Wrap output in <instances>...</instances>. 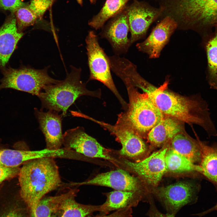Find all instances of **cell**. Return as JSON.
I'll list each match as a JSON object with an SVG mask.
<instances>
[{"label": "cell", "mask_w": 217, "mask_h": 217, "mask_svg": "<svg viewBox=\"0 0 217 217\" xmlns=\"http://www.w3.org/2000/svg\"><path fill=\"white\" fill-rule=\"evenodd\" d=\"M156 87L143 78L137 88L142 90L165 115L181 121L195 124L202 127L209 135L216 131L211 117L207 102L197 94L184 97L165 90L167 84Z\"/></svg>", "instance_id": "1"}, {"label": "cell", "mask_w": 217, "mask_h": 217, "mask_svg": "<svg viewBox=\"0 0 217 217\" xmlns=\"http://www.w3.org/2000/svg\"><path fill=\"white\" fill-rule=\"evenodd\" d=\"M54 158L33 159L23 164L18 174L20 195L29 209L31 217L44 196L57 189L61 181Z\"/></svg>", "instance_id": "2"}, {"label": "cell", "mask_w": 217, "mask_h": 217, "mask_svg": "<svg viewBox=\"0 0 217 217\" xmlns=\"http://www.w3.org/2000/svg\"><path fill=\"white\" fill-rule=\"evenodd\" d=\"M81 71L80 68L72 67L64 80L44 86L37 96L41 101L42 109L61 112L64 116L69 108L80 97L87 96L100 98V89L89 90L81 80Z\"/></svg>", "instance_id": "3"}, {"label": "cell", "mask_w": 217, "mask_h": 217, "mask_svg": "<svg viewBox=\"0 0 217 217\" xmlns=\"http://www.w3.org/2000/svg\"><path fill=\"white\" fill-rule=\"evenodd\" d=\"M127 89L129 103L127 110L118 118L142 136L149 132L164 115L144 93H140L127 79L123 81Z\"/></svg>", "instance_id": "4"}, {"label": "cell", "mask_w": 217, "mask_h": 217, "mask_svg": "<svg viewBox=\"0 0 217 217\" xmlns=\"http://www.w3.org/2000/svg\"><path fill=\"white\" fill-rule=\"evenodd\" d=\"M171 15L181 25L202 31L217 27V0H166Z\"/></svg>", "instance_id": "5"}, {"label": "cell", "mask_w": 217, "mask_h": 217, "mask_svg": "<svg viewBox=\"0 0 217 217\" xmlns=\"http://www.w3.org/2000/svg\"><path fill=\"white\" fill-rule=\"evenodd\" d=\"M90 71L88 81L96 80L106 86L117 98L124 111L128 103L121 95L114 83L111 74L108 56L100 46L98 38L93 30H90L85 39Z\"/></svg>", "instance_id": "6"}, {"label": "cell", "mask_w": 217, "mask_h": 217, "mask_svg": "<svg viewBox=\"0 0 217 217\" xmlns=\"http://www.w3.org/2000/svg\"><path fill=\"white\" fill-rule=\"evenodd\" d=\"M0 80V90L11 88L37 96L45 86L55 84L60 81L50 77L46 69L10 68L5 70Z\"/></svg>", "instance_id": "7"}, {"label": "cell", "mask_w": 217, "mask_h": 217, "mask_svg": "<svg viewBox=\"0 0 217 217\" xmlns=\"http://www.w3.org/2000/svg\"><path fill=\"white\" fill-rule=\"evenodd\" d=\"M84 118L97 123L115 136L121 145L118 153L123 159H135L146 152L147 147L142 138L120 118H118L116 123L113 125L86 115Z\"/></svg>", "instance_id": "8"}, {"label": "cell", "mask_w": 217, "mask_h": 217, "mask_svg": "<svg viewBox=\"0 0 217 217\" xmlns=\"http://www.w3.org/2000/svg\"><path fill=\"white\" fill-rule=\"evenodd\" d=\"M63 145L66 149L74 151L89 157L102 159L110 161L114 160L110 150L87 134L82 127L66 131L63 134Z\"/></svg>", "instance_id": "9"}, {"label": "cell", "mask_w": 217, "mask_h": 217, "mask_svg": "<svg viewBox=\"0 0 217 217\" xmlns=\"http://www.w3.org/2000/svg\"><path fill=\"white\" fill-rule=\"evenodd\" d=\"M127 9L131 45L146 35L150 25L160 15V8L136 0Z\"/></svg>", "instance_id": "10"}, {"label": "cell", "mask_w": 217, "mask_h": 217, "mask_svg": "<svg viewBox=\"0 0 217 217\" xmlns=\"http://www.w3.org/2000/svg\"><path fill=\"white\" fill-rule=\"evenodd\" d=\"M167 148L155 152L144 159L132 162L124 159L126 168L149 184L157 185L166 171L165 158Z\"/></svg>", "instance_id": "11"}, {"label": "cell", "mask_w": 217, "mask_h": 217, "mask_svg": "<svg viewBox=\"0 0 217 217\" xmlns=\"http://www.w3.org/2000/svg\"><path fill=\"white\" fill-rule=\"evenodd\" d=\"M102 28L99 35L108 41L115 55H119L128 51L131 45L128 36L130 27L126 9Z\"/></svg>", "instance_id": "12"}, {"label": "cell", "mask_w": 217, "mask_h": 217, "mask_svg": "<svg viewBox=\"0 0 217 217\" xmlns=\"http://www.w3.org/2000/svg\"><path fill=\"white\" fill-rule=\"evenodd\" d=\"M178 27V24L173 18L165 16L154 28L145 40L136 44V47L139 51L147 54L150 58H158Z\"/></svg>", "instance_id": "13"}, {"label": "cell", "mask_w": 217, "mask_h": 217, "mask_svg": "<svg viewBox=\"0 0 217 217\" xmlns=\"http://www.w3.org/2000/svg\"><path fill=\"white\" fill-rule=\"evenodd\" d=\"M34 111L39 127L45 137L46 149L51 150L61 149L63 143L61 127L63 116L52 111L45 112L36 108Z\"/></svg>", "instance_id": "14"}, {"label": "cell", "mask_w": 217, "mask_h": 217, "mask_svg": "<svg viewBox=\"0 0 217 217\" xmlns=\"http://www.w3.org/2000/svg\"><path fill=\"white\" fill-rule=\"evenodd\" d=\"M81 184L105 186L115 190L137 193L139 191L137 179L121 169L99 174Z\"/></svg>", "instance_id": "15"}, {"label": "cell", "mask_w": 217, "mask_h": 217, "mask_svg": "<svg viewBox=\"0 0 217 217\" xmlns=\"http://www.w3.org/2000/svg\"><path fill=\"white\" fill-rule=\"evenodd\" d=\"M158 193L169 213L175 215L182 207L191 201L193 190L190 184L181 182L161 188Z\"/></svg>", "instance_id": "16"}, {"label": "cell", "mask_w": 217, "mask_h": 217, "mask_svg": "<svg viewBox=\"0 0 217 217\" xmlns=\"http://www.w3.org/2000/svg\"><path fill=\"white\" fill-rule=\"evenodd\" d=\"M23 34L18 30L14 16L0 27V67L4 66L7 63Z\"/></svg>", "instance_id": "17"}, {"label": "cell", "mask_w": 217, "mask_h": 217, "mask_svg": "<svg viewBox=\"0 0 217 217\" xmlns=\"http://www.w3.org/2000/svg\"><path fill=\"white\" fill-rule=\"evenodd\" d=\"M181 121L164 115L159 122L148 133L147 139L152 145L160 146L181 132Z\"/></svg>", "instance_id": "18"}, {"label": "cell", "mask_w": 217, "mask_h": 217, "mask_svg": "<svg viewBox=\"0 0 217 217\" xmlns=\"http://www.w3.org/2000/svg\"><path fill=\"white\" fill-rule=\"evenodd\" d=\"M106 199L100 205V212L106 215L113 211L134 207L137 205L140 200L138 193L133 191L115 190L106 193Z\"/></svg>", "instance_id": "19"}, {"label": "cell", "mask_w": 217, "mask_h": 217, "mask_svg": "<svg viewBox=\"0 0 217 217\" xmlns=\"http://www.w3.org/2000/svg\"><path fill=\"white\" fill-rule=\"evenodd\" d=\"M52 156L51 151L46 149L37 151L0 149V165L9 168L19 167L29 160Z\"/></svg>", "instance_id": "20"}, {"label": "cell", "mask_w": 217, "mask_h": 217, "mask_svg": "<svg viewBox=\"0 0 217 217\" xmlns=\"http://www.w3.org/2000/svg\"><path fill=\"white\" fill-rule=\"evenodd\" d=\"M171 145L172 149L192 162L200 161L202 152L201 142L181 132L172 139Z\"/></svg>", "instance_id": "21"}, {"label": "cell", "mask_w": 217, "mask_h": 217, "mask_svg": "<svg viewBox=\"0 0 217 217\" xmlns=\"http://www.w3.org/2000/svg\"><path fill=\"white\" fill-rule=\"evenodd\" d=\"M78 191L75 188L68 192L61 207L63 213L61 217H86L95 212H100V205H84L77 202L75 197Z\"/></svg>", "instance_id": "22"}, {"label": "cell", "mask_w": 217, "mask_h": 217, "mask_svg": "<svg viewBox=\"0 0 217 217\" xmlns=\"http://www.w3.org/2000/svg\"><path fill=\"white\" fill-rule=\"evenodd\" d=\"M205 44L208 68L206 79L211 89L217 90V27Z\"/></svg>", "instance_id": "23"}, {"label": "cell", "mask_w": 217, "mask_h": 217, "mask_svg": "<svg viewBox=\"0 0 217 217\" xmlns=\"http://www.w3.org/2000/svg\"><path fill=\"white\" fill-rule=\"evenodd\" d=\"M130 0H106L99 12L88 22L89 25L96 30L102 28L109 19L116 16L124 9Z\"/></svg>", "instance_id": "24"}, {"label": "cell", "mask_w": 217, "mask_h": 217, "mask_svg": "<svg viewBox=\"0 0 217 217\" xmlns=\"http://www.w3.org/2000/svg\"><path fill=\"white\" fill-rule=\"evenodd\" d=\"M165 160L166 171L174 173L202 171L200 165H195L171 148L167 149Z\"/></svg>", "instance_id": "25"}, {"label": "cell", "mask_w": 217, "mask_h": 217, "mask_svg": "<svg viewBox=\"0 0 217 217\" xmlns=\"http://www.w3.org/2000/svg\"><path fill=\"white\" fill-rule=\"evenodd\" d=\"M201 143L202 152L200 166L201 172L209 180L217 183V149Z\"/></svg>", "instance_id": "26"}, {"label": "cell", "mask_w": 217, "mask_h": 217, "mask_svg": "<svg viewBox=\"0 0 217 217\" xmlns=\"http://www.w3.org/2000/svg\"><path fill=\"white\" fill-rule=\"evenodd\" d=\"M25 204L19 194L0 196V217H26Z\"/></svg>", "instance_id": "27"}, {"label": "cell", "mask_w": 217, "mask_h": 217, "mask_svg": "<svg viewBox=\"0 0 217 217\" xmlns=\"http://www.w3.org/2000/svg\"><path fill=\"white\" fill-rule=\"evenodd\" d=\"M68 192L59 195L42 198L39 202L32 217H51L52 215L61 210Z\"/></svg>", "instance_id": "28"}, {"label": "cell", "mask_w": 217, "mask_h": 217, "mask_svg": "<svg viewBox=\"0 0 217 217\" xmlns=\"http://www.w3.org/2000/svg\"><path fill=\"white\" fill-rule=\"evenodd\" d=\"M27 5L19 8L15 12L17 29L20 32L26 28L33 25L38 20Z\"/></svg>", "instance_id": "29"}, {"label": "cell", "mask_w": 217, "mask_h": 217, "mask_svg": "<svg viewBox=\"0 0 217 217\" xmlns=\"http://www.w3.org/2000/svg\"><path fill=\"white\" fill-rule=\"evenodd\" d=\"M56 0H31L27 6L35 15L38 20Z\"/></svg>", "instance_id": "30"}, {"label": "cell", "mask_w": 217, "mask_h": 217, "mask_svg": "<svg viewBox=\"0 0 217 217\" xmlns=\"http://www.w3.org/2000/svg\"><path fill=\"white\" fill-rule=\"evenodd\" d=\"M27 5L21 0H0V8L12 12Z\"/></svg>", "instance_id": "31"}, {"label": "cell", "mask_w": 217, "mask_h": 217, "mask_svg": "<svg viewBox=\"0 0 217 217\" xmlns=\"http://www.w3.org/2000/svg\"><path fill=\"white\" fill-rule=\"evenodd\" d=\"M20 169L19 167L9 168L0 165V181H3L18 176Z\"/></svg>", "instance_id": "32"}, {"label": "cell", "mask_w": 217, "mask_h": 217, "mask_svg": "<svg viewBox=\"0 0 217 217\" xmlns=\"http://www.w3.org/2000/svg\"><path fill=\"white\" fill-rule=\"evenodd\" d=\"M132 208L128 207L116 211L110 215L103 214L95 217H131L132 216Z\"/></svg>", "instance_id": "33"}, {"label": "cell", "mask_w": 217, "mask_h": 217, "mask_svg": "<svg viewBox=\"0 0 217 217\" xmlns=\"http://www.w3.org/2000/svg\"><path fill=\"white\" fill-rule=\"evenodd\" d=\"M147 215L149 217H174V215L173 214L162 213L157 209L155 205L153 204H150Z\"/></svg>", "instance_id": "34"}, {"label": "cell", "mask_w": 217, "mask_h": 217, "mask_svg": "<svg viewBox=\"0 0 217 217\" xmlns=\"http://www.w3.org/2000/svg\"><path fill=\"white\" fill-rule=\"evenodd\" d=\"M217 210V203L213 207L209 209L206 211V212H204V214H205L207 213L208 212L212 211L213 210Z\"/></svg>", "instance_id": "35"}, {"label": "cell", "mask_w": 217, "mask_h": 217, "mask_svg": "<svg viewBox=\"0 0 217 217\" xmlns=\"http://www.w3.org/2000/svg\"><path fill=\"white\" fill-rule=\"evenodd\" d=\"M91 3H94L96 2V0H89Z\"/></svg>", "instance_id": "36"}, {"label": "cell", "mask_w": 217, "mask_h": 217, "mask_svg": "<svg viewBox=\"0 0 217 217\" xmlns=\"http://www.w3.org/2000/svg\"><path fill=\"white\" fill-rule=\"evenodd\" d=\"M2 182H3L2 181H0V184Z\"/></svg>", "instance_id": "37"}, {"label": "cell", "mask_w": 217, "mask_h": 217, "mask_svg": "<svg viewBox=\"0 0 217 217\" xmlns=\"http://www.w3.org/2000/svg\"><path fill=\"white\" fill-rule=\"evenodd\" d=\"M51 217H54L53 216H52Z\"/></svg>", "instance_id": "38"}]
</instances>
